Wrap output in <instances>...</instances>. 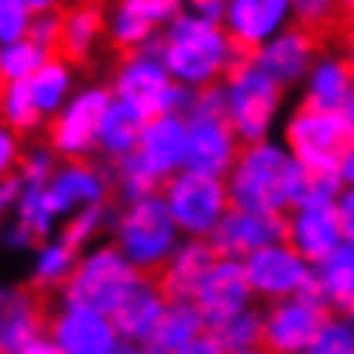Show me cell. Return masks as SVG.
<instances>
[{"label": "cell", "instance_id": "13", "mask_svg": "<svg viewBox=\"0 0 354 354\" xmlns=\"http://www.w3.org/2000/svg\"><path fill=\"white\" fill-rule=\"evenodd\" d=\"M45 334L62 354H124L127 348L107 313L66 299H59V306L48 313Z\"/></svg>", "mask_w": 354, "mask_h": 354}, {"label": "cell", "instance_id": "23", "mask_svg": "<svg viewBox=\"0 0 354 354\" xmlns=\"http://www.w3.org/2000/svg\"><path fill=\"white\" fill-rule=\"evenodd\" d=\"M165 292L158 289L155 279H141L120 303L118 310L111 313V324L118 330V337L127 344V348H148L155 327H158V317L165 310Z\"/></svg>", "mask_w": 354, "mask_h": 354}, {"label": "cell", "instance_id": "50", "mask_svg": "<svg viewBox=\"0 0 354 354\" xmlns=\"http://www.w3.org/2000/svg\"><path fill=\"white\" fill-rule=\"evenodd\" d=\"M24 7H28V14L31 17H38V14H55V10H62V0H21Z\"/></svg>", "mask_w": 354, "mask_h": 354}, {"label": "cell", "instance_id": "19", "mask_svg": "<svg viewBox=\"0 0 354 354\" xmlns=\"http://www.w3.org/2000/svg\"><path fill=\"white\" fill-rule=\"evenodd\" d=\"M289 24H292L289 0H227V10L221 21V28L227 31V38L234 41L241 55H251Z\"/></svg>", "mask_w": 354, "mask_h": 354}, {"label": "cell", "instance_id": "3", "mask_svg": "<svg viewBox=\"0 0 354 354\" xmlns=\"http://www.w3.org/2000/svg\"><path fill=\"white\" fill-rule=\"evenodd\" d=\"M217 90H221L224 120L241 145H254V141L272 138L275 124L282 120L286 90L275 86L248 55L237 59V66L217 83Z\"/></svg>", "mask_w": 354, "mask_h": 354}, {"label": "cell", "instance_id": "33", "mask_svg": "<svg viewBox=\"0 0 354 354\" xmlns=\"http://www.w3.org/2000/svg\"><path fill=\"white\" fill-rule=\"evenodd\" d=\"M207 334L221 344V351L224 354L261 348V306H258V303L244 306L241 313L227 317V320H221V324H214Z\"/></svg>", "mask_w": 354, "mask_h": 354}, {"label": "cell", "instance_id": "38", "mask_svg": "<svg viewBox=\"0 0 354 354\" xmlns=\"http://www.w3.org/2000/svg\"><path fill=\"white\" fill-rule=\"evenodd\" d=\"M289 7H292V24H299L313 35H327L344 21L337 0H289Z\"/></svg>", "mask_w": 354, "mask_h": 354}, {"label": "cell", "instance_id": "25", "mask_svg": "<svg viewBox=\"0 0 354 354\" xmlns=\"http://www.w3.org/2000/svg\"><path fill=\"white\" fill-rule=\"evenodd\" d=\"M100 41H104V7L97 0H76V3L59 10V48H55V55L80 66V62L93 59Z\"/></svg>", "mask_w": 354, "mask_h": 354}, {"label": "cell", "instance_id": "1", "mask_svg": "<svg viewBox=\"0 0 354 354\" xmlns=\"http://www.w3.org/2000/svg\"><path fill=\"white\" fill-rule=\"evenodd\" d=\"M155 52H158L165 73L172 76V83H179L183 90H193V93L217 86L241 59V52L221 24H210L189 10H176L165 21V28L155 41Z\"/></svg>", "mask_w": 354, "mask_h": 354}, {"label": "cell", "instance_id": "46", "mask_svg": "<svg viewBox=\"0 0 354 354\" xmlns=\"http://www.w3.org/2000/svg\"><path fill=\"white\" fill-rule=\"evenodd\" d=\"M183 10H189V14L210 21V24H221L224 21V10H227V0H186Z\"/></svg>", "mask_w": 354, "mask_h": 354}, {"label": "cell", "instance_id": "49", "mask_svg": "<svg viewBox=\"0 0 354 354\" xmlns=\"http://www.w3.org/2000/svg\"><path fill=\"white\" fill-rule=\"evenodd\" d=\"M176 354H224V351H221V344L210 334H203V337H196L193 344H186L183 351H176Z\"/></svg>", "mask_w": 354, "mask_h": 354}, {"label": "cell", "instance_id": "58", "mask_svg": "<svg viewBox=\"0 0 354 354\" xmlns=\"http://www.w3.org/2000/svg\"><path fill=\"white\" fill-rule=\"evenodd\" d=\"M234 354H265L261 348H251V351H234Z\"/></svg>", "mask_w": 354, "mask_h": 354}, {"label": "cell", "instance_id": "7", "mask_svg": "<svg viewBox=\"0 0 354 354\" xmlns=\"http://www.w3.org/2000/svg\"><path fill=\"white\" fill-rule=\"evenodd\" d=\"M141 279H145V275L134 272V268L120 258V251L111 241H100V244L80 251L76 268H73L66 289L59 292V299L80 303V306H90V310L111 317L120 303H124V296H127Z\"/></svg>", "mask_w": 354, "mask_h": 354}, {"label": "cell", "instance_id": "47", "mask_svg": "<svg viewBox=\"0 0 354 354\" xmlns=\"http://www.w3.org/2000/svg\"><path fill=\"white\" fill-rule=\"evenodd\" d=\"M337 179H341L344 189H354V134H351V141L344 145L341 158H337Z\"/></svg>", "mask_w": 354, "mask_h": 354}, {"label": "cell", "instance_id": "52", "mask_svg": "<svg viewBox=\"0 0 354 354\" xmlns=\"http://www.w3.org/2000/svg\"><path fill=\"white\" fill-rule=\"evenodd\" d=\"M341 59L351 66V73H354V35H348V31H344V48H341Z\"/></svg>", "mask_w": 354, "mask_h": 354}, {"label": "cell", "instance_id": "2", "mask_svg": "<svg viewBox=\"0 0 354 354\" xmlns=\"http://www.w3.org/2000/svg\"><path fill=\"white\" fill-rule=\"evenodd\" d=\"M299 165L282 148V141L265 138L254 145H241L231 172L224 176L227 200L237 210L254 214H282L292 207V186H296Z\"/></svg>", "mask_w": 354, "mask_h": 354}, {"label": "cell", "instance_id": "42", "mask_svg": "<svg viewBox=\"0 0 354 354\" xmlns=\"http://www.w3.org/2000/svg\"><path fill=\"white\" fill-rule=\"evenodd\" d=\"M28 38H31L38 48H45L48 55H55V48H59V10H55V14H38V17H31Z\"/></svg>", "mask_w": 354, "mask_h": 354}, {"label": "cell", "instance_id": "27", "mask_svg": "<svg viewBox=\"0 0 354 354\" xmlns=\"http://www.w3.org/2000/svg\"><path fill=\"white\" fill-rule=\"evenodd\" d=\"M313 296L327 306V313H354V244H341L313 265Z\"/></svg>", "mask_w": 354, "mask_h": 354}, {"label": "cell", "instance_id": "35", "mask_svg": "<svg viewBox=\"0 0 354 354\" xmlns=\"http://www.w3.org/2000/svg\"><path fill=\"white\" fill-rule=\"evenodd\" d=\"M0 124H3V127H10L17 138L45 131V118H41V114H38V107L31 104V97H28L24 83L0 86Z\"/></svg>", "mask_w": 354, "mask_h": 354}, {"label": "cell", "instance_id": "26", "mask_svg": "<svg viewBox=\"0 0 354 354\" xmlns=\"http://www.w3.org/2000/svg\"><path fill=\"white\" fill-rule=\"evenodd\" d=\"M214 261H217V254H214L210 241H186L183 237L179 248L162 265V272L155 275V282L165 292V299H193L200 282L214 268Z\"/></svg>", "mask_w": 354, "mask_h": 354}, {"label": "cell", "instance_id": "5", "mask_svg": "<svg viewBox=\"0 0 354 354\" xmlns=\"http://www.w3.org/2000/svg\"><path fill=\"white\" fill-rule=\"evenodd\" d=\"M107 90H111V97L138 107L145 118H158V114H179L183 118L189 100H193V90H183L179 83H172V76L165 73L155 45L120 55Z\"/></svg>", "mask_w": 354, "mask_h": 354}, {"label": "cell", "instance_id": "17", "mask_svg": "<svg viewBox=\"0 0 354 354\" xmlns=\"http://www.w3.org/2000/svg\"><path fill=\"white\" fill-rule=\"evenodd\" d=\"M207 241L217 258L244 261L248 254L286 241V221H282V214H254V210L227 207V214L221 217V224L214 227V234Z\"/></svg>", "mask_w": 354, "mask_h": 354}, {"label": "cell", "instance_id": "59", "mask_svg": "<svg viewBox=\"0 0 354 354\" xmlns=\"http://www.w3.org/2000/svg\"><path fill=\"white\" fill-rule=\"evenodd\" d=\"M348 320H351V324H354V313H348Z\"/></svg>", "mask_w": 354, "mask_h": 354}, {"label": "cell", "instance_id": "21", "mask_svg": "<svg viewBox=\"0 0 354 354\" xmlns=\"http://www.w3.org/2000/svg\"><path fill=\"white\" fill-rule=\"evenodd\" d=\"M48 313L38 292L24 286H0V354H21L45 334Z\"/></svg>", "mask_w": 354, "mask_h": 354}, {"label": "cell", "instance_id": "16", "mask_svg": "<svg viewBox=\"0 0 354 354\" xmlns=\"http://www.w3.org/2000/svg\"><path fill=\"white\" fill-rule=\"evenodd\" d=\"M172 14L162 0H111L104 7V38L120 55L151 48Z\"/></svg>", "mask_w": 354, "mask_h": 354}, {"label": "cell", "instance_id": "20", "mask_svg": "<svg viewBox=\"0 0 354 354\" xmlns=\"http://www.w3.org/2000/svg\"><path fill=\"white\" fill-rule=\"evenodd\" d=\"M286 244L310 265H320L344 244L334 207H292L286 210Z\"/></svg>", "mask_w": 354, "mask_h": 354}, {"label": "cell", "instance_id": "56", "mask_svg": "<svg viewBox=\"0 0 354 354\" xmlns=\"http://www.w3.org/2000/svg\"><path fill=\"white\" fill-rule=\"evenodd\" d=\"M337 7H341V14H348V10L354 7V0H337Z\"/></svg>", "mask_w": 354, "mask_h": 354}, {"label": "cell", "instance_id": "43", "mask_svg": "<svg viewBox=\"0 0 354 354\" xmlns=\"http://www.w3.org/2000/svg\"><path fill=\"white\" fill-rule=\"evenodd\" d=\"M21 151H24V141H21L10 127L0 124V179L14 176V169H17V162H21Z\"/></svg>", "mask_w": 354, "mask_h": 354}, {"label": "cell", "instance_id": "4", "mask_svg": "<svg viewBox=\"0 0 354 354\" xmlns=\"http://www.w3.org/2000/svg\"><path fill=\"white\" fill-rule=\"evenodd\" d=\"M107 234H111V244L120 251V258L148 279L162 272V265L183 241L162 196H148V200L118 207V214H111Z\"/></svg>", "mask_w": 354, "mask_h": 354}, {"label": "cell", "instance_id": "54", "mask_svg": "<svg viewBox=\"0 0 354 354\" xmlns=\"http://www.w3.org/2000/svg\"><path fill=\"white\" fill-rule=\"evenodd\" d=\"M344 118H348V124H351V131H354V93H351V100H348V107H344Z\"/></svg>", "mask_w": 354, "mask_h": 354}, {"label": "cell", "instance_id": "24", "mask_svg": "<svg viewBox=\"0 0 354 354\" xmlns=\"http://www.w3.org/2000/svg\"><path fill=\"white\" fill-rule=\"evenodd\" d=\"M299 93H303V107H310V111L344 114L354 93L351 66L341 59V52H320L317 62L310 66L306 80L299 83Z\"/></svg>", "mask_w": 354, "mask_h": 354}, {"label": "cell", "instance_id": "37", "mask_svg": "<svg viewBox=\"0 0 354 354\" xmlns=\"http://www.w3.org/2000/svg\"><path fill=\"white\" fill-rule=\"evenodd\" d=\"M48 59L45 48H38L31 38H21V41H10V45H0V86H10V83H28L35 76V69Z\"/></svg>", "mask_w": 354, "mask_h": 354}, {"label": "cell", "instance_id": "41", "mask_svg": "<svg viewBox=\"0 0 354 354\" xmlns=\"http://www.w3.org/2000/svg\"><path fill=\"white\" fill-rule=\"evenodd\" d=\"M28 28H31L28 7L21 0H0V45L28 38Z\"/></svg>", "mask_w": 354, "mask_h": 354}, {"label": "cell", "instance_id": "45", "mask_svg": "<svg viewBox=\"0 0 354 354\" xmlns=\"http://www.w3.org/2000/svg\"><path fill=\"white\" fill-rule=\"evenodd\" d=\"M334 210H337V224H341L344 244H354V189H341Z\"/></svg>", "mask_w": 354, "mask_h": 354}, {"label": "cell", "instance_id": "36", "mask_svg": "<svg viewBox=\"0 0 354 354\" xmlns=\"http://www.w3.org/2000/svg\"><path fill=\"white\" fill-rule=\"evenodd\" d=\"M111 214H114L111 207H86V210H76V214H69V217L62 221L59 237H62L69 248L86 251V248L100 244V237L111 231Z\"/></svg>", "mask_w": 354, "mask_h": 354}, {"label": "cell", "instance_id": "29", "mask_svg": "<svg viewBox=\"0 0 354 354\" xmlns=\"http://www.w3.org/2000/svg\"><path fill=\"white\" fill-rule=\"evenodd\" d=\"M145 114L131 104H124L118 97H111V104L104 107V118H100V131H97V155L111 162L127 158L134 148H138V138L145 131Z\"/></svg>", "mask_w": 354, "mask_h": 354}, {"label": "cell", "instance_id": "51", "mask_svg": "<svg viewBox=\"0 0 354 354\" xmlns=\"http://www.w3.org/2000/svg\"><path fill=\"white\" fill-rule=\"evenodd\" d=\"M21 354H62V351L52 344V337H48V334H41V337H35V341H31Z\"/></svg>", "mask_w": 354, "mask_h": 354}, {"label": "cell", "instance_id": "57", "mask_svg": "<svg viewBox=\"0 0 354 354\" xmlns=\"http://www.w3.org/2000/svg\"><path fill=\"white\" fill-rule=\"evenodd\" d=\"M124 354H148L145 348H124Z\"/></svg>", "mask_w": 354, "mask_h": 354}, {"label": "cell", "instance_id": "53", "mask_svg": "<svg viewBox=\"0 0 354 354\" xmlns=\"http://www.w3.org/2000/svg\"><path fill=\"white\" fill-rule=\"evenodd\" d=\"M341 24H344V31H348V35H354V7L344 14V21H341Z\"/></svg>", "mask_w": 354, "mask_h": 354}, {"label": "cell", "instance_id": "15", "mask_svg": "<svg viewBox=\"0 0 354 354\" xmlns=\"http://www.w3.org/2000/svg\"><path fill=\"white\" fill-rule=\"evenodd\" d=\"M45 189H48V196L55 203V214L62 221L69 214H76V210H86V207H111V200H114V193H111V172L97 158L59 162Z\"/></svg>", "mask_w": 354, "mask_h": 354}, {"label": "cell", "instance_id": "48", "mask_svg": "<svg viewBox=\"0 0 354 354\" xmlns=\"http://www.w3.org/2000/svg\"><path fill=\"white\" fill-rule=\"evenodd\" d=\"M14 200H17V179H14V176H7V179H0V224L7 221V214H10Z\"/></svg>", "mask_w": 354, "mask_h": 354}, {"label": "cell", "instance_id": "9", "mask_svg": "<svg viewBox=\"0 0 354 354\" xmlns=\"http://www.w3.org/2000/svg\"><path fill=\"white\" fill-rule=\"evenodd\" d=\"M111 104L107 86H76L73 97L62 104L59 114L45 120V145L59 162H83L97 158V131L104 107Z\"/></svg>", "mask_w": 354, "mask_h": 354}, {"label": "cell", "instance_id": "31", "mask_svg": "<svg viewBox=\"0 0 354 354\" xmlns=\"http://www.w3.org/2000/svg\"><path fill=\"white\" fill-rule=\"evenodd\" d=\"M76 258H80V251L69 248L59 234L38 241L31 248V272H28L31 275V292H38V296L62 292L73 268H76Z\"/></svg>", "mask_w": 354, "mask_h": 354}, {"label": "cell", "instance_id": "40", "mask_svg": "<svg viewBox=\"0 0 354 354\" xmlns=\"http://www.w3.org/2000/svg\"><path fill=\"white\" fill-rule=\"evenodd\" d=\"M55 165H59V158L48 151V145H31V148L21 151V162L14 169V179L21 186H48Z\"/></svg>", "mask_w": 354, "mask_h": 354}, {"label": "cell", "instance_id": "14", "mask_svg": "<svg viewBox=\"0 0 354 354\" xmlns=\"http://www.w3.org/2000/svg\"><path fill=\"white\" fill-rule=\"evenodd\" d=\"M324 52L320 45V35L299 28V24H289L286 31H279L275 38H268L261 48H254L248 59L282 90L289 86H299L310 73V66L317 62V55Z\"/></svg>", "mask_w": 354, "mask_h": 354}, {"label": "cell", "instance_id": "55", "mask_svg": "<svg viewBox=\"0 0 354 354\" xmlns=\"http://www.w3.org/2000/svg\"><path fill=\"white\" fill-rule=\"evenodd\" d=\"M162 3L172 7V10H183V7H186V0H162Z\"/></svg>", "mask_w": 354, "mask_h": 354}, {"label": "cell", "instance_id": "8", "mask_svg": "<svg viewBox=\"0 0 354 354\" xmlns=\"http://www.w3.org/2000/svg\"><path fill=\"white\" fill-rule=\"evenodd\" d=\"M158 196H162L179 237H186V241H207L231 207L224 179L200 176L189 169H183L169 183H162Z\"/></svg>", "mask_w": 354, "mask_h": 354}, {"label": "cell", "instance_id": "18", "mask_svg": "<svg viewBox=\"0 0 354 354\" xmlns=\"http://www.w3.org/2000/svg\"><path fill=\"white\" fill-rule=\"evenodd\" d=\"M131 158L162 189V183H169L186 165V120L179 118V114L148 118L141 138H138V148L131 151Z\"/></svg>", "mask_w": 354, "mask_h": 354}, {"label": "cell", "instance_id": "10", "mask_svg": "<svg viewBox=\"0 0 354 354\" xmlns=\"http://www.w3.org/2000/svg\"><path fill=\"white\" fill-rule=\"evenodd\" d=\"M351 124L344 114L296 107L282 124V148L303 169H337L344 145L351 141Z\"/></svg>", "mask_w": 354, "mask_h": 354}, {"label": "cell", "instance_id": "6", "mask_svg": "<svg viewBox=\"0 0 354 354\" xmlns=\"http://www.w3.org/2000/svg\"><path fill=\"white\" fill-rule=\"evenodd\" d=\"M183 120H186V165L183 169L224 179L234 165L237 151H241V141L224 120L221 90L217 86L196 90Z\"/></svg>", "mask_w": 354, "mask_h": 354}, {"label": "cell", "instance_id": "28", "mask_svg": "<svg viewBox=\"0 0 354 354\" xmlns=\"http://www.w3.org/2000/svg\"><path fill=\"white\" fill-rule=\"evenodd\" d=\"M203 334H207V320H203V313L196 310V303H193V299H169L145 351L148 354H176V351H183L186 344H193L196 337H203Z\"/></svg>", "mask_w": 354, "mask_h": 354}, {"label": "cell", "instance_id": "11", "mask_svg": "<svg viewBox=\"0 0 354 354\" xmlns=\"http://www.w3.org/2000/svg\"><path fill=\"white\" fill-rule=\"evenodd\" d=\"M248 292L254 303H279V299H292L313 289V265L303 261L286 241L268 244L254 254H248L241 261Z\"/></svg>", "mask_w": 354, "mask_h": 354}, {"label": "cell", "instance_id": "39", "mask_svg": "<svg viewBox=\"0 0 354 354\" xmlns=\"http://www.w3.org/2000/svg\"><path fill=\"white\" fill-rule=\"evenodd\" d=\"M303 354H354V324L341 313H330Z\"/></svg>", "mask_w": 354, "mask_h": 354}, {"label": "cell", "instance_id": "44", "mask_svg": "<svg viewBox=\"0 0 354 354\" xmlns=\"http://www.w3.org/2000/svg\"><path fill=\"white\" fill-rule=\"evenodd\" d=\"M38 241L28 234L17 221H7V224H0V248H7V251H31Z\"/></svg>", "mask_w": 354, "mask_h": 354}, {"label": "cell", "instance_id": "22", "mask_svg": "<svg viewBox=\"0 0 354 354\" xmlns=\"http://www.w3.org/2000/svg\"><path fill=\"white\" fill-rule=\"evenodd\" d=\"M196 310L203 313L207 320V330L227 317L241 313L244 306H251V292H248V282H244V272H241V261L231 258H217L214 268L207 272V279L200 282L196 296H193Z\"/></svg>", "mask_w": 354, "mask_h": 354}, {"label": "cell", "instance_id": "12", "mask_svg": "<svg viewBox=\"0 0 354 354\" xmlns=\"http://www.w3.org/2000/svg\"><path fill=\"white\" fill-rule=\"evenodd\" d=\"M327 306L310 292L261 306V351L265 354H303L327 320Z\"/></svg>", "mask_w": 354, "mask_h": 354}, {"label": "cell", "instance_id": "32", "mask_svg": "<svg viewBox=\"0 0 354 354\" xmlns=\"http://www.w3.org/2000/svg\"><path fill=\"white\" fill-rule=\"evenodd\" d=\"M10 221H17L35 241L55 234V227L62 224V217L55 214V203L48 196L45 186H21L17 183V200L10 207Z\"/></svg>", "mask_w": 354, "mask_h": 354}, {"label": "cell", "instance_id": "30", "mask_svg": "<svg viewBox=\"0 0 354 354\" xmlns=\"http://www.w3.org/2000/svg\"><path fill=\"white\" fill-rule=\"evenodd\" d=\"M24 90H28L31 104L38 107V114L48 120L52 114H59L62 104L73 97V90H76V66L66 62L62 55H48L35 69V76L24 83Z\"/></svg>", "mask_w": 354, "mask_h": 354}, {"label": "cell", "instance_id": "34", "mask_svg": "<svg viewBox=\"0 0 354 354\" xmlns=\"http://www.w3.org/2000/svg\"><path fill=\"white\" fill-rule=\"evenodd\" d=\"M341 189L344 186L337 179V169H303L299 165L296 186H292V207H334Z\"/></svg>", "mask_w": 354, "mask_h": 354}]
</instances>
